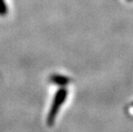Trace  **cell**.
<instances>
[{"label": "cell", "mask_w": 133, "mask_h": 132, "mask_svg": "<svg viewBox=\"0 0 133 132\" xmlns=\"http://www.w3.org/2000/svg\"><path fill=\"white\" fill-rule=\"evenodd\" d=\"M67 95H68V91L64 87L59 88L57 91V93L55 94L54 99H53L52 104V106H51L49 113H48L47 119H46L47 124L49 126L53 125V123L55 122L56 117H57V115L58 113L59 109L61 108L62 105L65 101Z\"/></svg>", "instance_id": "obj_1"}, {"label": "cell", "mask_w": 133, "mask_h": 132, "mask_svg": "<svg viewBox=\"0 0 133 132\" xmlns=\"http://www.w3.org/2000/svg\"><path fill=\"white\" fill-rule=\"evenodd\" d=\"M50 81H52V83L56 84V85L64 87L67 86L70 82V79L68 77H65V75L54 74L50 77Z\"/></svg>", "instance_id": "obj_2"}, {"label": "cell", "mask_w": 133, "mask_h": 132, "mask_svg": "<svg viewBox=\"0 0 133 132\" xmlns=\"http://www.w3.org/2000/svg\"><path fill=\"white\" fill-rule=\"evenodd\" d=\"M8 11L7 9V6H6V4H5L4 0H0V15L4 16V15H6Z\"/></svg>", "instance_id": "obj_3"}, {"label": "cell", "mask_w": 133, "mask_h": 132, "mask_svg": "<svg viewBox=\"0 0 133 132\" xmlns=\"http://www.w3.org/2000/svg\"><path fill=\"white\" fill-rule=\"evenodd\" d=\"M127 1H132V0H127Z\"/></svg>", "instance_id": "obj_4"}, {"label": "cell", "mask_w": 133, "mask_h": 132, "mask_svg": "<svg viewBox=\"0 0 133 132\" xmlns=\"http://www.w3.org/2000/svg\"><path fill=\"white\" fill-rule=\"evenodd\" d=\"M132 106H133V104H132Z\"/></svg>", "instance_id": "obj_5"}]
</instances>
